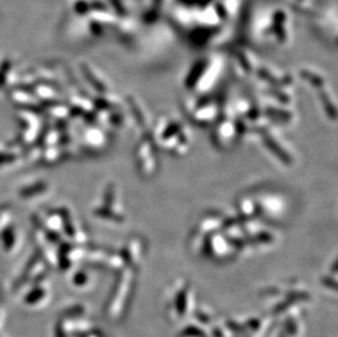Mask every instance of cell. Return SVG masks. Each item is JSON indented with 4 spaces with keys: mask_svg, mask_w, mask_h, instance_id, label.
<instances>
[{
    "mask_svg": "<svg viewBox=\"0 0 338 337\" xmlns=\"http://www.w3.org/2000/svg\"><path fill=\"white\" fill-rule=\"evenodd\" d=\"M139 167L146 174H149L155 168V161L152 156V148L150 143H144L139 146Z\"/></svg>",
    "mask_w": 338,
    "mask_h": 337,
    "instance_id": "6da1fadb",
    "label": "cell"
},
{
    "mask_svg": "<svg viewBox=\"0 0 338 337\" xmlns=\"http://www.w3.org/2000/svg\"><path fill=\"white\" fill-rule=\"evenodd\" d=\"M265 143H266V145L269 147V148H271V149L275 152V154H276L279 158H281V159H282V161L288 162V161L290 160V158H289V156L286 154V151H284V150L282 148V147L279 146V145L276 143V141H275V140L272 138L271 136H266V137H265Z\"/></svg>",
    "mask_w": 338,
    "mask_h": 337,
    "instance_id": "7a4b0ae2",
    "label": "cell"
}]
</instances>
